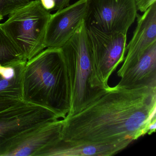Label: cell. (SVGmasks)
Returning a JSON list of instances; mask_svg holds the SVG:
<instances>
[{
  "mask_svg": "<svg viewBox=\"0 0 156 156\" xmlns=\"http://www.w3.org/2000/svg\"><path fill=\"white\" fill-rule=\"evenodd\" d=\"M156 119V88L100 89L76 114L63 119L61 140L101 145L133 141Z\"/></svg>",
  "mask_w": 156,
  "mask_h": 156,
  "instance_id": "1",
  "label": "cell"
},
{
  "mask_svg": "<svg viewBox=\"0 0 156 156\" xmlns=\"http://www.w3.org/2000/svg\"><path fill=\"white\" fill-rule=\"evenodd\" d=\"M23 101L47 108L61 119L69 111L65 65L62 48H46L26 62Z\"/></svg>",
  "mask_w": 156,
  "mask_h": 156,
  "instance_id": "2",
  "label": "cell"
},
{
  "mask_svg": "<svg viewBox=\"0 0 156 156\" xmlns=\"http://www.w3.org/2000/svg\"><path fill=\"white\" fill-rule=\"evenodd\" d=\"M62 49L69 105L66 116H70L88 105L100 90L93 89L90 83L92 57L85 20Z\"/></svg>",
  "mask_w": 156,
  "mask_h": 156,
  "instance_id": "3",
  "label": "cell"
},
{
  "mask_svg": "<svg viewBox=\"0 0 156 156\" xmlns=\"http://www.w3.org/2000/svg\"><path fill=\"white\" fill-rule=\"evenodd\" d=\"M0 26L26 61L45 49V33L51 12L40 0L31 1L9 14Z\"/></svg>",
  "mask_w": 156,
  "mask_h": 156,
  "instance_id": "4",
  "label": "cell"
},
{
  "mask_svg": "<svg viewBox=\"0 0 156 156\" xmlns=\"http://www.w3.org/2000/svg\"><path fill=\"white\" fill-rule=\"evenodd\" d=\"M86 27L92 57L91 87L106 89L110 87L111 74L125 59L127 34L107 33L93 26Z\"/></svg>",
  "mask_w": 156,
  "mask_h": 156,
  "instance_id": "5",
  "label": "cell"
},
{
  "mask_svg": "<svg viewBox=\"0 0 156 156\" xmlns=\"http://www.w3.org/2000/svg\"><path fill=\"white\" fill-rule=\"evenodd\" d=\"M58 119H61L49 109L23 101L0 110V156L23 133Z\"/></svg>",
  "mask_w": 156,
  "mask_h": 156,
  "instance_id": "6",
  "label": "cell"
},
{
  "mask_svg": "<svg viewBox=\"0 0 156 156\" xmlns=\"http://www.w3.org/2000/svg\"><path fill=\"white\" fill-rule=\"evenodd\" d=\"M137 12L136 0H87L85 22L103 32L127 34Z\"/></svg>",
  "mask_w": 156,
  "mask_h": 156,
  "instance_id": "7",
  "label": "cell"
},
{
  "mask_svg": "<svg viewBox=\"0 0 156 156\" xmlns=\"http://www.w3.org/2000/svg\"><path fill=\"white\" fill-rule=\"evenodd\" d=\"M87 0H78L51 14L45 33L46 48H62L85 20Z\"/></svg>",
  "mask_w": 156,
  "mask_h": 156,
  "instance_id": "8",
  "label": "cell"
},
{
  "mask_svg": "<svg viewBox=\"0 0 156 156\" xmlns=\"http://www.w3.org/2000/svg\"><path fill=\"white\" fill-rule=\"evenodd\" d=\"M62 126V119H58L26 131L12 142L3 156H36L61 140Z\"/></svg>",
  "mask_w": 156,
  "mask_h": 156,
  "instance_id": "9",
  "label": "cell"
},
{
  "mask_svg": "<svg viewBox=\"0 0 156 156\" xmlns=\"http://www.w3.org/2000/svg\"><path fill=\"white\" fill-rule=\"evenodd\" d=\"M136 18V27L126 46V56L117 73L119 77L139 61L151 44L156 42V3L151 6L142 16L137 14Z\"/></svg>",
  "mask_w": 156,
  "mask_h": 156,
  "instance_id": "10",
  "label": "cell"
},
{
  "mask_svg": "<svg viewBox=\"0 0 156 156\" xmlns=\"http://www.w3.org/2000/svg\"><path fill=\"white\" fill-rule=\"evenodd\" d=\"M132 142L123 141L109 145L78 143L60 140L44 149L36 156H110L126 148Z\"/></svg>",
  "mask_w": 156,
  "mask_h": 156,
  "instance_id": "11",
  "label": "cell"
},
{
  "mask_svg": "<svg viewBox=\"0 0 156 156\" xmlns=\"http://www.w3.org/2000/svg\"><path fill=\"white\" fill-rule=\"evenodd\" d=\"M120 78L117 85L124 88H156V42L147 49L139 61Z\"/></svg>",
  "mask_w": 156,
  "mask_h": 156,
  "instance_id": "12",
  "label": "cell"
},
{
  "mask_svg": "<svg viewBox=\"0 0 156 156\" xmlns=\"http://www.w3.org/2000/svg\"><path fill=\"white\" fill-rule=\"evenodd\" d=\"M27 61L0 65V98L22 100L23 77Z\"/></svg>",
  "mask_w": 156,
  "mask_h": 156,
  "instance_id": "13",
  "label": "cell"
},
{
  "mask_svg": "<svg viewBox=\"0 0 156 156\" xmlns=\"http://www.w3.org/2000/svg\"><path fill=\"white\" fill-rule=\"evenodd\" d=\"M23 60H25L0 26V65L8 64Z\"/></svg>",
  "mask_w": 156,
  "mask_h": 156,
  "instance_id": "14",
  "label": "cell"
},
{
  "mask_svg": "<svg viewBox=\"0 0 156 156\" xmlns=\"http://www.w3.org/2000/svg\"><path fill=\"white\" fill-rule=\"evenodd\" d=\"M30 1L31 0H0V15L3 18Z\"/></svg>",
  "mask_w": 156,
  "mask_h": 156,
  "instance_id": "15",
  "label": "cell"
},
{
  "mask_svg": "<svg viewBox=\"0 0 156 156\" xmlns=\"http://www.w3.org/2000/svg\"><path fill=\"white\" fill-rule=\"evenodd\" d=\"M44 8L51 12L58 11L70 5L71 0H40Z\"/></svg>",
  "mask_w": 156,
  "mask_h": 156,
  "instance_id": "16",
  "label": "cell"
},
{
  "mask_svg": "<svg viewBox=\"0 0 156 156\" xmlns=\"http://www.w3.org/2000/svg\"><path fill=\"white\" fill-rule=\"evenodd\" d=\"M155 3L156 0H136L137 10L141 12H145Z\"/></svg>",
  "mask_w": 156,
  "mask_h": 156,
  "instance_id": "17",
  "label": "cell"
},
{
  "mask_svg": "<svg viewBox=\"0 0 156 156\" xmlns=\"http://www.w3.org/2000/svg\"><path fill=\"white\" fill-rule=\"evenodd\" d=\"M20 101H22V100L0 98V110L9 107Z\"/></svg>",
  "mask_w": 156,
  "mask_h": 156,
  "instance_id": "18",
  "label": "cell"
},
{
  "mask_svg": "<svg viewBox=\"0 0 156 156\" xmlns=\"http://www.w3.org/2000/svg\"><path fill=\"white\" fill-rule=\"evenodd\" d=\"M156 119L153 120L149 126L148 132L147 134L149 135H151L156 131Z\"/></svg>",
  "mask_w": 156,
  "mask_h": 156,
  "instance_id": "19",
  "label": "cell"
},
{
  "mask_svg": "<svg viewBox=\"0 0 156 156\" xmlns=\"http://www.w3.org/2000/svg\"><path fill=\"white\" fill-rule=\"evenodd\" d=\"M3 17H2L1 15H0V21L2 20H3Z\"/></svg>",
  "mask_w": 156,
  "mask_h": 156,
  "instance_id": "20",
  "label": "cell"
}]
</instances>
